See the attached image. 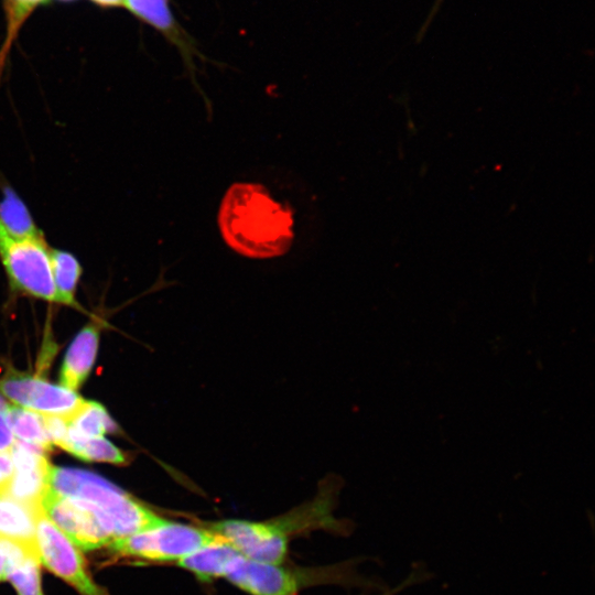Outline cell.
<instances>
[{
	"mask_svg": "<svg viewBox=\"0 0 595 595\" xmlns=\"http://www.w3.org/2000/svg\"><path fill=\"white\" fill-rule=\"evenodd\" d=\"M217 223L226 245L247 258L282 256L294 239L291 210L257 183L230 185L220 202Z\"/></svg>",
	"mask_w": 595,
	"mask_h": 595,
	"instance_id": "cell-1",
	"label": "cell"
},
{
	"mask_svg": "<svg viewBox=\"0 0 595 595\" xmlns=\"http://www.w3.org/2000/svg\"><path fill=\"white\" fill-rule=\"evenodd\" d=\"M50 487L62 496L95 507L110 521L116 538L147 531L167 521L128 493L86 470L52 466Z\"/></svg>",
	"mask_w": 595,
	"mask_h": 595,
	"instance_id": "cell-2",
	"label": "cell"
},
{
	"mask_svg": "<svg viewBox=\"0 0 595 595\" xmlns=\"http://www.w3.org/2000/svg\"><path fill=\"white\" fill-rule=\"evenodd\" d=\"M218 542L226 541L203 524L193 526L167 520L156 528L116 538L107 548L121 556L176 563L196 550Z\"/></svg>",
	"mask_w": 595,
	"mask_h": 595,
	"instance_id": "cell-3",
	"label": "cell"
},
{
	"mask_svg": "<svg viewBox=\"0 0 595 595\" xmlns=\"http://www.w3.org/2000/svg\"><path fill=\"white\" fill-rule=\"evenodd\" d=\"M50 249L45 238L14 237L0 220V261L11 288L26 295L58 302Z\"/></svg>",
	"mask_w": 595,
	"mask_h": 595,
	"instance_id": "cell-4",
	"label": "cell"
},
{
	"mask_svg": "<svg viewBox=\"0 0 595 595\" xmlns=\"http://www.w3.org/2000/svg\"><path fill=\"white\" fill-rule=\"evenodd\" d=\"M35 541L41 565L80 595H108L91 577L79 549L44 515L34 511Z\"/></svg>",
	"mask_w": 595,
	"mask_h": 595,
	"instance_id": "cell-5",
	"label": "cell"
},
{
	"mask_svg": "<svg viewBox=\"0 0 595 595\" xmlns=\"http://www.w3.org/2000/svg\"><path fill=\"white\" fill-rule=\"evenodd\" d=\"M41 509L78 549L90 551L108 547L116 538L110 521L84 500L50 489Z\"/></svg>",
	"mask_w": 595,
	"mask_h": 595,
	"instance_id": "cell-6",
	"label": "cell"
},
{
	"mask_svg": "<svg viewBox=\"0 0 595 595\" xmlns=\"http://www.w3.org/2000/svg\"><path fill=\"white\" fill-rule=\"evenodd\" d=\"M203 526L221 537L246 559L271 564H281L285 559L289 543L285 519L267 522L225 519Z\"/></svg>",
	"mask_w": 595,
	"mask_h": 595,
	"instance_id": "cell-7",
	"label": "cell"
},
{
	"mask_svg": "<svg viewBox=\"0 0 595 595\" xmlns=\"http://www.w3.org/2000/svg\"><path fill=\"white\" fill-rule=\"evenodd\" d=\"M0 393L15 405L41 415L69 419L84 403L76 392L39 376L12 374L0 378Z\"/></svg>",
	"mask_w": 595,
	"mask_h": 595,
	"instance_id": "cell-8",
	"label": "cell"
},
{
	"mask_svg": "<svg viewBox=\"0 0 595 595\" xmlns=\"http://www.w3.org/2000/svg\"><path fill=\"white\" fill-rule=\"evenodd\" d=\"M309 577L281 564L257 562L242 555L230 564L225 575L231 584L250 595H295Z\"/></svg>",
	"mask_w": 595,
	"mask_h": 595,
	"instance_id": "cell-9",
	"label": "cell"
},
{
	"mask_svg": "<svg viewBox=\"0 0 595 595\" xmlns=\"http://www.w3.org/2000/svg\"><path fill=\"white\" fill-rule=\"evenodd\" d=\"M123 4L131 13L162 33L166 40L178 48L191 72L192 80L204 98L207 111L210 113V101L195 78L194 56L199 55V53L175 20L169 0H123Z\"/></svg>",
	"mask_w": 595,
	"mask_h": 595,
	"instance_id": "cell-10",
	"label": "cell"
},
{
	"mask_svg": "<svg viewBox=\"0 0 595 595\" xmlns=\"http://www.w3.org/2000/svg\"><path fill=\"white\" fill-rule=\"evenodd\" d=\"M99 334V327L91 323L76 335L62 364V387L74 391L86 380L96 359Z\"/></svg>",
	"mask_w": 595,
	"mask_h": 595,
	"instance_id": "cell-11",
	"label": "cell"
},
{
	"mask_svg": "<svg viewBox=\"0 0 595 595\" xmlns=\"http://www.w3.org/2000/svg\"><path fill=\"white\" fill-rule=\"evenodd\" d=\"M241 554L227 542L203 547L176 562L202 582L225 577L230 564Z\"/></svg>",
	"mask_w": 595,
	"mask_h": 595,
	"instance_id": "cell-12",
	"label": "cell"
},
{
	"mask_svg": "<svg viewBox=\"0 0 595 595\" xmlns=\"http://www.w3.org/2000/svg\"><path fill=\"white\" fill-rule=\"evenodd\" d=\"M0 220L6 229L18 238H45L21 197L1 182Z\"/></svg>",
	"mask_w": 595,
	"mask_h": 595,
	"instance_id": "cell-13",
	"label": "cell"
},
{
	"mask_svg": "<svg viewBox=\"0 0 595 595\" xmlns=\"http://www.w3.org/2000/svg\"><path fill=\"white\" fill-rule=\"evenodd\" d=\"M0 536L37 549L34 512L24 505L0 495Z\"/></svg>",
	"mask_w": 595,
	"mask_h": 595,
	"instance_id": "cell-14",
	"label": "cell"
},
{
	"mask_svg": "<svg viewBox=\"0 0 595 595\" xmlns=\"http://www.w3.org/2000/svg\"><path fill=\"white\" fill-rule=\"evenodd\" d=\"M63 450L87 462H104L116 465H125L127 455L102 436L80 437L67 431L63 443Z\"/></svg>",
	"mask_w": 595,
	"mask_h": 595,
	"instance_id": "cell-15",
	"label": "cell"
},
{
	"mask_svg": "<svg viewBox=\"0 0 595 595\" xmlns=\"http://www.w3.org/2000/svg\"><path fill=\"white\" fill-rule=\"evenodd\" d=\"M50 260L58 303L76 305L75 292L82 274L78 260L68 251L51 248Z\"/></svg>",
	"mask_w": 595,
	"mask_h": 595,
	"instance_id": "cell-16",
	"label": "cell"
},
{
	"mask_svg": "<svg viewBox=\"0 0 595 595\" xmlns=\"http://www.w3.org/2000/svg\"><path fill=\"white\" fill-rule=\"evenodd\" d=\"M116 430L105 408L94 401H84L68 419V432L80 437H97Z\"/></svg>",
	"mask_w": 595,
	"mask_h": 595,
	"instance_id": "cell-17",
	"label": "cell"
},
{
	"mask_svg": "<svg viewBox=\"0 0 595 595\" xmlns=\"http://www.w3.org/2000/svg\"><path fill=\"white\" fill-rule=\"evenodd\" d=\"M8 420L13 435L21 442L40 446L45 451L52 448L41 414L10 404Z\"/></svg>",
	"mask_w": 595,
	"mask_h": 595,
	"instance_id": "cell-18",
	"label": "cell"
},
{
	"mask_svg": "<svg viewBox=\"0 0 595 595\" xmlns=\"http://www.w3.org/2000/svg\"><path fill=\"white\" fill-rule=\"evenodd\" d=\"M40 566L39 556L28 553L9 566L6 580L12 583L18 595H43Z\"/></svg>",
	"mask_w": 595,
	"mask_h": 595,
	"instance_id": "cell-19",
	"label": "cell"
},
{
	"mask_svg": "<svg viewBox=\"0 0 595 595\" xmlns=\"http://www.w3.org/2000/svg\"><path fill=\"white\" fill-rule=\"evenodd\" d=\"M47 1L48 0H4V8L8 19V32L4 45L0 51V78L2 75L7 54L20 26L35 8L46 3Z\"/></svg>",
	"mask_w": 595,
	"mask_h": 595,
	"instance_id": "cell-20",
	"label": "cell"
},
{
	"mask_svg": "<svg viewBox=\"0 0 595 595\" xmlns=\"http://www.w3.org/2000/svg\"><path fill=\"white\" fill-rule=\"evenodd\" d=\"M28 553L36 554L39 556L37 549L24 545L4 536H0V582L6 580L9 566Z\"/></svg>",
	"mask_w": 595,
	"mask_h": 595,
	"instance_id": "cell-21",
	"label": "cell"
},
{
	"mask_svg": "<svg viewBox=\"0 0 595 595\" xmlns=\"http://www.w3.org/2000/svg\"><path fill=\"white\" fill-rule=\"evenodd\" d=\"M10 404L0 396V452L10 451L14 444V435L9 424Z\"/></svg>",
	"mask_w": 595,
	"mask_h": 595,
	"instance_id": "cell-22",
	"label": "cell"
},
{
	"mask_svg": "<svg viewBox=\"0 0 595 595\" xmlns=\"http://www.w3.org/2000/svg\"><path fill=\"white\" fill-rule=\"evenodd\" d=\"M14 474L10 451L0 452V495H6Z\"/></svg>",
	"mask_w": 595,
	"mask_h": 595,
	"instance_id": "cell-23",
	"label": "cell"
},
{
	"mask_svg": "<svg viewBox=\"0 0 595 595\" xmlns=\"http://www.w3.org/2000/svg\"><path fill=\"white\" fill-rule=\"evenodd\" d=\"M443 0H435L433 7H432V10L430 11L429 13V17L426 19V21L424 22L423 26L421 28L420 32L421 33H424L426 31V29L429 28V25L431 24L433 18L435 17V14L437 13L441 4H442Z\"/></svg>",
	"mask_w": 595,
	"mask_h": 595,
	"instance_id": "cell-24",
	"label": "cell"
},
{
	"mask_svg": "<svg viewBox=\"0 0 595 595\" xmlns=\"http://www.w3.org/2000/svg\"><path fill=\"white\" fill-rule=\"evenodd\" d=\"M91 1L98 6L108 7V8L123 6V0H91Z\"/></svg>",
	"mask_w": 595,
	"mask_h": 595,
	"instance_id": "cell-25",
	"label": "cell"
},
{
	"mask_svg": "<svg viewBox=\"0 0 595 595\" xmlns=\"http://www.w3.org/2000/svg\"><path fill=\"white\" fill-rule=\"evenodd\" d=\"M62 1H72V0H62Z\"/></svg>",
	"mask_w": 595,
	"mask_h": 595,
	"instance_id": "cell-26",
	"label": "cell"
}]
</instances>
